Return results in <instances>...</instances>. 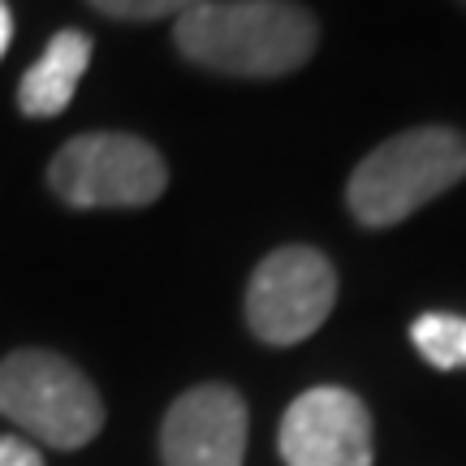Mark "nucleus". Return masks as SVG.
Returning <instances> with one entry per match:
<instances>
[{
	"mask_svg": "<svg viewBox=\"0 0 466 466\" xmlns=\"http://www.w3.org/2000/svg\"><path fill=\"white\" fill-rule=\"evenodd\" d=\"M165 466H242L247 401L225 384H199L173 401L160 428Z\"/></svg>",
	"mask_w": 466,
	"mask_h": 466,
	"instance_id": "nucleus-7",
	"label": "nucleus"
},
{
	"mask_svg": "<svg viewBox=\"0 0 466 466\" xmlns=\"http://www.w3.org/2000/svg\"><path fill=\"white\" fill-rule=\"evenodd\" d=\"M48 182L69 208H147L165 195L168 168L138 134H78L52 156Z\"/></svg>",
	"mask_w": 466,
	"mask_h": 466,
	"instance_id": "nucleus-4",
	"label": "nucleus"
},
{
	"mask_svg": "<svg viewBox=\"0 0 466 466\" xmlns=\"http://www.w3.org/2000/svg\"><path fill=\"white\" fill-rule=\"evenodd\" d=\"M0 466H44L39 450L22 436H0Z\"/></svg>",
	"mask_w": 466,
	"mask_h": 466,
	"instance_id": "nucleus-11",
	"label": "nucleus"
},
{
	"mask_svg": "<svg viewBox=\"0 0 466 466\" xmlns=\"http://www.w3.org/2000/svg\"><path fill=\"white\" fill-rule=\"evenodd\" d=\"M86 66H91V39L83 31H56L44 56L22 74L17 108L26 116H61L83 83Z\"/></svg>",
	"mask_w": 466,
	"mask_h": 466,
	"instance_id": "nucleus-8",
	"label": "nucleus"
},
{
	"mask_svg": "<svg viewBox=\"0 0 466 466\" xmlns=\"http://www.w3.org/2000/svg\"><path fill=\"white\" fill-rule=\"evenodd\" d=\"M91 5L121 22H151V17H182L186 9L208 5V0H91Z\"/></svg>",
	"mask_w": 466,
	"mask_h": 466,
	"instance_id": "nucleus-10",
	"label": "nucleus"
},
{
	"mask_svg": "<svg viewBox=\"0 0 466 466\" xmlns=\"http://www.w3.org/2000/svg\"><path fill=\"white\" fill-rule=\"evenodd\" d=\"M0 415L52 450H83L104 428V401L69 359L17 350L0 363Z\"/></svg>",
	"mask_w": 466,
	"mask_h": 466,
	"instance_id": "nucleus-3",
	"label": "nucleus"
},
{
	"mask_svg": "<svg viewBox=\"0 0 466 466\" xmlns=\"http://www.w3.org/2000/svg\"><path fill=\"white\" fill-rule=\"evenodd\" d=\"M466 177V138L450 126H419L384 138L350 173L346 203L367 229H389Z\"/></svg>",
	"mask_w": 466,
	"mask_h": 466,
	"instance_id": "nucleus-2",
	"label": "nucleus"
},
{
	"mask_svg": "<svg viewBox=\"0 0 466 466\" xmlns=\"http://www.w3.org/2000/svg\"><path fill=\"white\" fill-rule=\"evenodd\" d=\"M277 441L285 466H371V415L363 398L337 384L289 401Z\"/></svg>",
	"mask_w": 466,
	"mask_h": 466,
	"instance_id": "nucleus-6",
	"label": "nucleus"
},
{
	"mask_svg": "<svg viewBox=\"0 0 466 466\" xmlns=\"http://www.w3.org/2000/svg\"><path fill=\"white\" fill-rule=\"evenodd\" d=\"M337 272L316 247H281L247 285V324L268 346H299L329 319Z\"/></svg>",
	"mask_w": 466,
	"mask_h": 466,
	"instance_id": "nucleus-5",
	"label": "nucleus"
},
{
	"mask_svg": "<svg viewBox=\"0 0 466 466\" xmlns=\"http://www.w3.org/2000/svg\"><path fill=\"white\" fill-rule=\"evenodd\" d=\"M186 61L233 78H281L311 61L316 17L294 0H208L173 22Z\"/></svg>",
	"mask_w": 466,
	"mask_h": 466,
	"instance_id": "nucleus-1",
	"label": "nucleus"
},
{
	"mask_svg": "<svg viewBox=\"0 0 466 466\" xmlns=\"http://www.w3.org/2000/svg\"><path fill=\"white\" fill-rule=\"evenodd\" d=\"M415 350L436 367V371H458L466 367V319L450 311H428L410 324Z\"/></svg>",
	"mask_w": 466,
	"mask_h": 466,
	"instance_id": "nucleus-9",
	"label": "nucleus"
},
{
	"mask_svg": "<svg viewBox=\"0 0 466 466\" xmlns=\"http://www.w3.org/2000/svg\"><path fill=\"white\" fill-rule=\"evenodd\" d=\"M14 44V9L0 0V61H5V52Z\"/></svg>",
	"mask_w": 466,
	"mask_h": 466,
	"instance_id": "nucleus-12",
	"label": "nucleus"
}]
</instances>
